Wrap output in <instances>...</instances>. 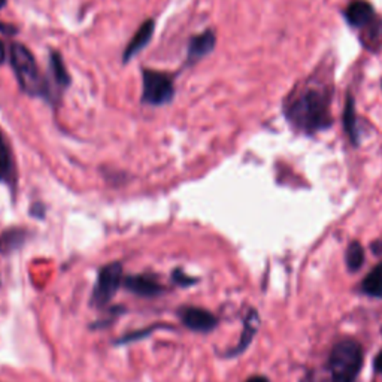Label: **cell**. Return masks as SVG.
<instances>
[{
    "label": "cell",
    "instance_id": "1",
    "mask_svg": "<svg viewBox=\"0 0 382 382\" xmlns=\"http://www.w3.org/2000/svg\"><path fill=\"white\" fill-rule=\"evenodd\" d=\"M331 91L327 88H306L285 106V117L301 133L314 135L329 129Z\"/></svg>",
    "mask_w": 382,
    "mask_h": 382
},
{
    "label": "cell",
    "instance_id": "2",
    "mask_svg": "<svg viewBox=\"0 0 382 382\" xmlns=\"http://www.w3.org/2000/svg\"><path fill=\"white\" fill-rule=\"evenodd\" d=\"M9 60L20 87L30 96H39V98L43 96L45 98L48 94V86L39 72L33 54L27 50V46L17 42L12 43Z\"/></svg>",
    "mask_w": 382,
    "mask_h": 382
},
{
    "label": "cell",
    "instance_id": "3",
    "mask_svg": "<svg viewBox=\"0 0 382 382\" xmlns=\"http://www.w3.org/2000/svg\"><path fill=\"white\" fill-rule=\"evenodd\" d=\"M363 364V349L354 339H344L333 346L329 358L331 382H354Z\"/></svg>",
    "mask_w": 382,
    "mask_h": 382
},
{
    "label": "cell",
    "instance_id": "4",
    "mask_svg": "<svg viewBox=\"0 0 382 382\" xmlns=\"http://www.w3.org/2000/svg\"><path fill=\"white\" fill-rule=\"evenodd\" d=\"M175 96L173 79L155 71H143L142 102L153 106H162L172 102Z\"/></svg>",
    "mask_w": 382,
    "mask_h": 382
},
{
    "label": "cell",
    "instance_id": "5",
    "mask_svg": "<svg viewBox=\"0 0 382 382\" xmlns=\"http://www.w3.org/2000/svg\"><path fill=\"white\" fill-rule=\"evenodd\" d=\"M123 281V267L120 263H109L99 272L98 282L93 293V301L98 306L109 304L115 296Z\"/></svg>",
    "mask_w": 382,
    "mask_h": 382
},
{
    "label": "cell",
    "instance_id": "6",
    "mask_svg": "<svg viewBox=\"0 0 382 382\" xmlns=\"http://www.w3.org/2000/svg\"><path fill=\"white\" fill-rule=\"evenodd\" d=\"M180 318L188 329L195 331H211L212 329L217 327V318L212 315L210 311L202 309V308H195V306H187L180 309Z\"/></svg>",
    "mask_w": 382,
    "mask_h": 382
},
{
    "label": "cell",
    "instance_id": "7",
    "mask_svg": "<svg viewBox=\"0 0 382 382\" xmlns=\"http://www.w3.org/2000/svg\"><path fill=\"white\" fill-rule=\"evenodd\" d=\"M344 15L346 23L356 29H364L376 19L375 9L368 0H353V2H349Z\"/></svg>",
    "mask_w": 382,
    "mask_h": 382
},
{
    "label": "cell",
    "instance_id": "8",
    "mask_svg": "<svg viewBox=\"0 0 382 382\" xmlns=\"http://www.w3.org/2000/svg\"><path fill=\"white\" fill-rule=\"evenodd\" d=\"M154 30H155V23L153 20H147L138 29L135 36L132 38V41L129 42V45H127V48L123 53L124 63L130 61L138 53H140L143 48L150 43V41L153 39V35H154Z\"/></svg>",
    "mask_w": 382,
    "mask_h": 382
},
{
    "label": "cell",
    "instance_id": "9",
    "mask_svg": "<svg viewBox=\"0 0 382 382\" xmlns=\"http://www.w3.org/2000/svg\"><path fill=\"white\" fill-rule=\"evenodd\" d=\"M215 42L217 38L212 30H205L203 33L195 36L188 45V63H196L200 58L211 54L215 48Z\"/></svg>",
    "mask_w": 382,
    "mask_h": 382
},
{
    "label": "cell",
    "instance_id": "10",
    "mask_svg": "<svg viewBox=\"0 0 382 382\" xmlns=\"http://www.w3.org/2000/svg\"><path fill=\"white\" fill-rule=\"evenodd\" d=\"M124 284L127 286V290H130L132 293L143 296V297H154L163 291L162 285L155 281V278L148 277V275L129 277V278H125Z\"/></svg>",
    "mask_w": 382,
    "mask_h": 382
},
{
    "label": "cell",
    "instance_id": "11",
    "mask_svg": "<svg viewBox=\"0 0 382 382\" xmlns=\"http://www.w3.org/2000/svg\"><path fill=\"white\" fill-rule=\"evenodd\" d=\"M344 129L345 133L348 135L349 140H351L353 145H358L360 142V136H358V121H357V115H356V103H354V98L351 94L346 96L345 100V108H344Z\"/></svg>",
    "mask_w": 382,
    "mask_h": 382
},
{
    "label": "cell",
    "instance_id": "12",
    "mask_svg": "<svg viewBox=\"0 0 382 382\" xmlns=\"http://www.w3.org/2000/svg\"><path fill=\"white\" fill-rule=\"evenodd\" d=\"M0 181L6 184L15 182V166L12 153L2 132H0Z\"/></svg>",
    "mask_w": 382,
    "mask_h": 382
},
{
    "label": "cell",
    "instance_id": "13",
    "mask_svg": "<svg viewBox=\"0 0 382 382\" xmlns=\"http://www.w3.org/2000/svg\"><path fill=\"white\" fill-rule=\"evenodd\" d=\"M364 33L361 36V43L368 50L378 51L382 45V20L375 19L369 26L364 27Z\"/></svg>",
    "mask_w": 382,
    "mask_h": 382
},
{
    "label": "cell",
    "instance_id": "14",
    "mask_svg": "<svg viewBox=\"0 0 382 382\" xmlns=\"http://www.w3.org/2000/svg\"><path fill=\"white\" fill-rule=\"evenodd\" d=\"M361 289L366 294L382 299V263L378 264L372 272L364 278Z\"/></svg>",
    "mask_w": 382,
    "mask_h": 382
},
{
    "label": "cell",
    "instance_id": "15",
    "mask_svg": "<svg viewBox=\"0 0 382 382\" xmlns=\"http://www.w3.org/2000/svg\"><path fill=\"white\" fill-rule=\"evenodd\" d=\"M50 66H51V72H53V76L56 79L57 86L66 88L71 84V75L65 66V61H63V58L58 53H56V51L51 53Z\"/></svg>",
    "mask_w": 382,
    "mask_h": 382
},
{
    "label": "cell",
    "instance_id": "16",
    "mask_svg": "<svg viewBox=\"0 0 382 382\" xmlns=\"http://www.w3.org/2000/svg\"><path fill=\"white\" fill-rule=\"evenodd\" d=\"M26 241V232L21 229L6 230L0 236V252H11L23 245Z\"/></svg>",
    "mask_w": 382,
    "mask_h": 382
},
{
    "label": "cell",
    "instance_id": "17",
    "mask_svg": "<svg viewBox=\"0 0 382 382\" xmlns=\"http://www.w3.org/2000/svg\"><path fill=\"white\" fill-rule=\"evenodd\" d=\"M259 326H260L259 314L256 311H249L247 320H245V327H244V334H242L241 344H239V346H237V349L234 353H242L244 351V349L248 346V344L252 341L254 334H256V331L259 330Z\"/></svg>",
    "mask_w": 382,
    "mask_h": 382
},
{
    "label": "cell",
    "instance_id": "18",
    "mask_svg": "<svg viewBox=\"0 0 382 382\" xmlns=\"http://www.w3.org/2000/svg\"><path fill=\"white\" fill-rule=\"evenodd\" d=\"M345 260H346V266L348 269L351 270V272H357V270L363 266L364 263V249L361 247L360 242L354 241L349 244L346 254H345Z\"/></svg>",
    "mask_w": 382,
    "mask_h": 382
},
{
    "label": "cell",
    "instance_id": "19",
    "mask_svg": "<svg viewBox=\"0 0 382 382\" xmlns=\"http://www.w3.org/2000/svg\"><path fill=\"white\" fill-rule=\"evenodd\" d=\"M173 279L177 281V282H180V284H182V285H188V284H193V282H196V279H193V278H188L187 275L181 274V270H175V274H173Z\"/></svg>",
    "mask_w": 382,
    "mask_h": 382
},
{
    "label": "cell",
    "instance_id": "20",
    "mask_svg": "<svg viewBox=\"0 0 382 382\" xmlns=\"http://www.w3.org/2000/svg\"><path fill=\"white\" fill-rule=\"evenodd\" d=\"M0 31L5 35H15L17 33V29L9 26V24H0Z\"/></svg>",
    "mask_w": 382,
    "mask_h": 382
},
{
    "label": "cell",
    "instance_id": "21",
    "mask_svg": "<svg viewBox=\"0 0 382 382\" xmlns=\"http://www.w3.org/2000/svg\"><path fill=\"white\" fill-rule=\"evenodd\" d=\"M5 61H6V50H5L4 42L0 41V66H2Z\"/></svg>",
    "mask_w": 382,
    "mask_h": 382
},
{
    "label": "cell",
    "instance_id": "22",
    "mask_svg": "<svg viewBox=\"0 0 382 382\" xmlns=\"http://www.w3.org/2000/svg\"><path fill=\"white\" fill-rule=\"evenodd\" d=\"M375 369L379 372V373H382V351L376 356V358H375Z\"/></svg>",
    "mask_w": 382,
    "mask_h": 382
},
{
    "label": "cell",
    "instance_id": "23",
    "mask_svg": "<svg viewBox=\"0 0 382 382\" xmlns=\"http://www.w3.org/2000/svg\"><path fill=\"white\" fill-rule=\"evenodd\" d=\"M247 382H269V379L264 376H252Z\"/></svg>",
    "mask_w": 382,
    "mask_h": 382
},
{
    "label": "cell",
    "instance_id": "24",
    "mask_svg": "<svg viewBox=\"0 0 382 382\" xmlns=\"http://www.w3.org/2000/svg\"><path fill=\"white\" fill-rule=\"evenodd\" d=\"M300 382H318V381L315 379V375L309 372V373H308V375H306L304 379H301Z\"/></svg>",
    "mask_w": 382,
    "mask_h": 382
},
{
    "label": "cell",
    "instance_id": "25",
    "mask_svg": "<svg viewBox=\"0 0 382 382\" xmlns=\"http://www.w3.org/2000/svg\"><path fill=\"white\" fill-rule=\"evenodd\" d=\"M373 251H375L376 254H379V252L382 251V242H375V244H373Z\"/></svg>",
    "mask_w": 382,
    "mask_h": 382
},
{
    "label": "cell",
    "instance_id": "26",
    "mask_svg": "<svg viewBox=\"0 0 382 382\" xmlns=\"http://www.w3.org/2000/svg\"><path fill=\"white\" fill-rule=\"evenodd\" d=\"M6 5V0H0V8H4Z\"/></svg>",
    "mask_w": 382,
    "mask_h": 382
},
{
    "label": "cell",
    "instance_id": "27",
    "mask_svg": "<svg viewBox=\"0 0 382 382\" xmlns=\"http://www.w3.org/2000/svg\"><path fill=\"white\" fill-rule=\"evenodd\" d=\"M381 333H382V329H381Z\"/></svg>",
    "mask_w": 382,
    "mask_h": 382
}]
</instances>
